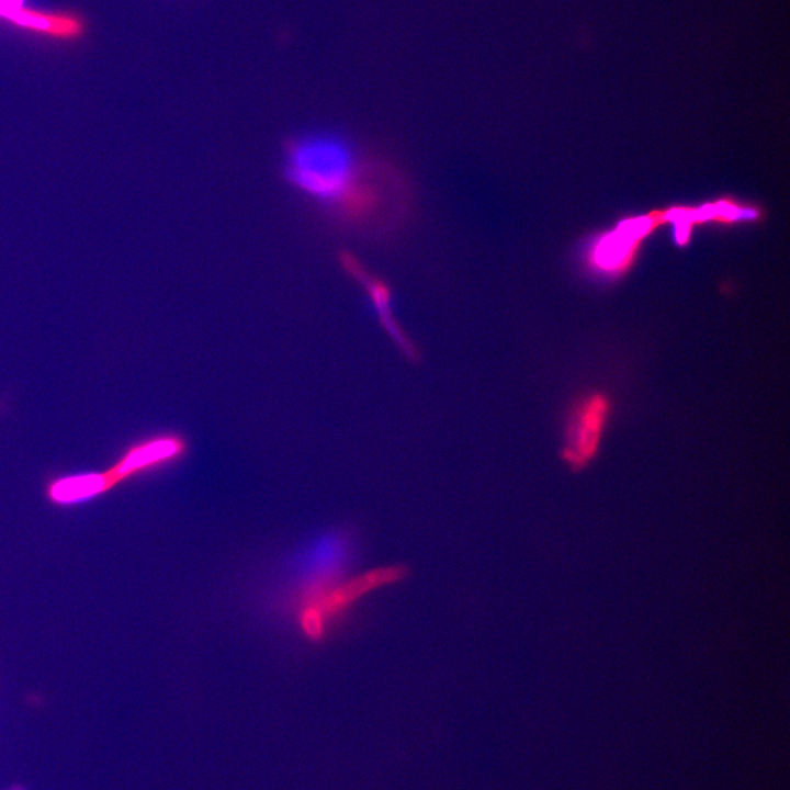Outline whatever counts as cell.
<instances>
[{
    "instance_id": "obj_1",
    "label": "cell",
    "mask_w": 790,
    "mask_h": 790,
    "mask_svg": "<svg viewBox=\"0 0 790 790\" xmlns=\"http://www.w3.org/2000/svg\"><path fill=\"white\" fill-rule=\"evenodd\" d=\"M350 548L347 537L331 534L318 542L307 556L296 601L301 627L312 639H320L327 627L363 594L399 580L406 574L404 566H391L347 580Z\"/></svg>"
},
{
    "instance_id": "obj_6",
    "label": "cell",
    "mask_w": 790,
    "mask_h": 790,
    "mask_svg": "<svg viewBox=\"0 0 790 790\" xmlns=\"http://www.w3.org/2000/svg\"><path fill=\"white\" fill-rule=\"evenodd\" d=\"M0 16L16 26L56 38L66 30V19L61 12H46L22 5H9L2 0H0Z\"/></svg>"
},
{
    "instance_id": "obj_7",
    "label": "cell",
    "mask_w": 790,
    "mask_h": 790,
    "mask_svg": "<svg viewBox=\"0 0 790 790\" xmlns=\"http://www.w3.org/2000/svg\"><path fill=\"white\" fill-rule=\"evenodd\" d=\"M342 262L347 271L352 273L353 276L357 280L361 281V283L364 285L374 306L379 311L383 324L387 327L388 332L407 353H410V345L407 342L405 337H403L393 320L386 290L375 280L368 276L351 257H343Z\"/></svg>"
},
{
    "instance_id": "obj_2",
    "label": "cell",
    "mask_w": 790,
    "mask_h": 790,
    "mask_svg": "<svg viewBox=\"0 0 790 790\" xmlns=\"http://www.w3.org/2000/svg\"><path fill=\"white\" fill-rule=\"evenodd\" d=\"M284 176L309 201L349 211L360 192V161L349 143L332 134L292 138L284 150Z\"/></svg>"
},
{
    "instance_id": "obj_4",
    "label": "cell",
    "mask_w": 790,
    "mask_h": 790,
    "mask_svg": "<svg viewBox=\"0 0 790 790\" xmlns=\"http://www.w3.org/2000/svg\"><path fill=\"white\" fill-rule=\"evenodd\" d=\"M608 413L609 404L599 394L589 396L576 408L564 448V458L572 466H584L595 456Z\"/></svg>"
},
{
    "instance_id": "obj_5",
    "label": "cell",
    "mask_w": 790,
    "mask_h": 790,
    "mask_svg": "<svg viewBox=\"0 0 790 790\" xmlns=\"http://www.w3.org/2000/svg\"><path fill=\"white\" fill-rule=\"evenodd\" d=\"M105 492L100 473L60 477L50 482L46 488L47 498L59 506L88 501Z\"/></svg>"
},
{
    "instance_id": "obj_3",
    "label": "cell",
    "mask_w": 790,
    "mask_h": 790,
    "mask_svg": "<svg viewBox=\"0 0 790 790\" xmlns=\"http://www.w3.org/2000/svg\"><path fill=\"white\" fill-rule=\"evenodd\" d=\"M188 450V440L181 433H156L131 444L111 467L100 474L110 490L135 476L177 463Z\"/></svg>"
}]
</instances>
